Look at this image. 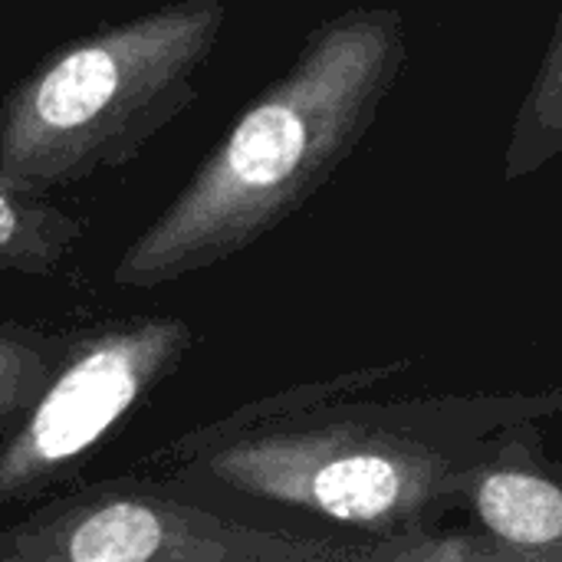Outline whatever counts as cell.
Here are the masks:
<instances>
[{"label": "cell", "instance_id": "6da1fadb", "mask_svg": "<svg viewBox=\"0 0 562 562\" xmlns=\"http://www.w3.org/2000/svg\"><path fill=\"white\" fill-rule=\"evenodd\" d=\"M562 392L339 398L263 422L151 474L217 514L342 543L438 527L464 471L507 422L553 418Z\"/></svg>", "mask_w": 562, "mask_h": 562}, {"label": "cell", "instance_id": "7a4b0ae2", "mask_svg": "<svg viewBox=\"0 0 562 562\" xmlns=\"http://www.w3.org/2000/svg\"><path fill=\"white\" fill-rule=\"evenodd\" d=\"M408 66L405 13L346 7L313 26L168 207L112 267L115 286L151 290L250 250L352 158Z\"/></svg>", "mask_w": 562, "mask_h": 562}, {"label": "cell", "instance_id": "3957f363", "mask_svg": "<svg viewBox=\"0 0 562 562\" xmlns=\"http://www.w3.org/2000/svg\"><path fill=\"white\" fill-rule=\"evenodd\" d=\"M224 23V0H178L43 56L0 99V188L46 198L135 161L198 99Z\"/></svg>", "mask_w": 562, "mask_h": 562}, {"label": "cell", "instance_id": "277c9868", "mask_svg": "<svg viewBox=\"0 0 562 562\" xmlns=\"http://www.w3.org/2000/svg\"><path fill=\"white\" fill-rule=\"evenodd\" d=\"M194 342L198 329L181 316H119L72 329L23 418L0 435V507H33L79 477Z\"/></svg>", "mask_w": 562, "mask_h": 562}, {"label": "cell", "instance_id": "5b68a950", "mask_svg": "<svg viewBox=\"0 0 562 562\" xmlns=\"http://www.w3.org/2000/svg\"><path fill=\"white\" fill-rule=\"evenodd\" d=\"M366 543L257 527L122 474L36 504L0 530V562H366Z\"/></svg>", "mask_w": 562, "mask_h": 562}, {"label": "cell", "instance_id": "8992f818", "mask_svg": "<svg viewBox=\"0 0 562 562\" xmlns=\"http://www.w3.org/2000/svg\"><path fill=\"white\" fill-rule=\"evenodd\" d=\"M543 418L501 425L461 481L471 527L501 562H562L560 464L547 451Z\"/></svg>", "mask_w": 562, "mask_h": 562}, {"label": "cell", "instance_id": "52a82bcc", "mask_svg": "<svg viewBox=\"0 0 562 562\" xmlns=\"http://www.w3.org/2000/svg\"><path fill=\"white\" fill-rule=\"evenodd\" d=\"M412 362L408 359H392V362H382V366H369V369H356V372H342V375H329V379H316V382H296V385H286L280 392H270V395H260L214 422H204L158 448H151L148 454H138L125 474H138V477H151L155 471L168 468V464H178L198 451H204L207 445L221 441V438H231L237 431H247V428H257L263 422H273V418H283V415H293V412H303L310 405H319V402H339V398H349V395H366L369 389H375L379 382H389L402 372H408Z\"/></svg>", "mask_w": 562, "mask_h": 562}, {"label": "cell", "instance_id": "ba28073f", "mask_svg": "<svg viewBox=\"0 0 562 562\" xmlns=\"http://www.w3.org/2000/svg\"><path fill=\"white\" fill-rule=\"evenodd\" d=\"M86 224L43 198L0 188V273L46 277L82 240Z\"/></svg>", "mask_w": 562, "mask_h": 562}, {"label": "cell", "instance_id": "9c48e42d", "mask_svg": "<svg viewBox=\"0 0 562 562\" xmlns=\"http://www.w3.org/2000/svg\"><path fill=\"white\" fill-rule=\"evenodd\" d=\"M562 148V26L560 16L553 20V30L547 36L543 63L537 69V79L517 112L507 158H504V178L520 181L533 171H540L547 161H553Z\"/></svg>", "mask_w": 562, "mask_h": 562}, {"label": "cell", "instance_id": "30bf717a", "mask_svg": "<svg viewBox=\"0 0 562 562\" xmlns=\"http://www.w3.org/2000/svg\"><path fill=\"white\" fill-rule=\"evenodd\" d=\"M72 329H43L0 319V435L10 431L49 372L56 369Z\"/></svg>", "mask_w": 562, "mask_h": 562}, {"label": "cell", "instance_id": "8fae6325", "mask_svg": "<svg viewBox=\"0 0 562 562\" xmlns=\"http://www.w3.org/2000/svg\"><path fill=\"white\" fill-rule=\"evenodd\" d=\"M366 547H369L366 562H501L494 547L471 524L454 530H441L438 524L412 537L379 540Z\"/></svg>", "mask_w": 562, "mask_h": 562}]
</instances>
